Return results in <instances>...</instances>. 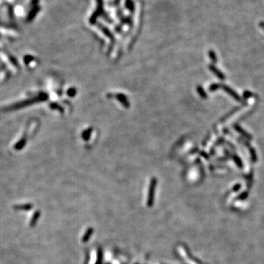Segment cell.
Segmentation results:
<instances>
[{
	"label": "cell",
	"mask_w": 264,
	"mask_h": 264,
	"mask_svg": "<svg viewBox=\"0 0 264 264\" xmlns=\"http://www.w3.org/2000/svg\"><path fill=\"white\" fill-rule=\"evenodd\" d=\"M156 181L154 178L152 179L151 183H150V186L149 189V192H148V202H147V205L148 207H152L153 205V202H154V194H155V188H156Z\"/></svg>",
	"instance_id": "obj_1"
},
{
	"label": "cell",
	"mask_w": 264,
	"mask_h": 264,
	"mask_svg": "<svg viewBox=\"0 0 264 264\" xmlns=\"http://www.w3.org/2000/svg\"><path fill=\"white\" fill-rule=\"evenodd\" d=\"M93 232H94L93 228H88V229L87 230L86 232H85V233H84V236L82 237V239H81V241H82L83 243H86V242H88V240L90 239L91 235H92V234L93 233Z\"/></svg>",
	"instance_id": "obj_2"
},
{
	"label": "cell",
	"mask_w": 264,
	"mask_h": 264,
	"mask_svg": "<svg viewBox=\"0 0 264 264\" xmlns=\"http://www.w3.org/2000/svg\"><path fill=\"white\" fill-rule=\"evenodd\" d=\"M221 87L222 88V89H224V90L226 91V92H228V93H229L231 96H233V97L235 99V100L241 101L240 100V97H239V96H238L237 94L235 93V92H234V91L233 90H231L230 88H228V86H225V85H222V86H221Z\"/></svg>",
	"instance_id": "obj_3"
},
{
	"label": "cell",
	"mask_w": 264,
	"mask_h": 264,
	"mask_svg": "<svg viewBox=\"0 0 264 264\" xmlns=\"http://www.w3.org/2000/svg\"><path fill=\"white\" fill-rule=\"evenodd\" d=\"M14 209L16 210H24L27 211L30 210L32 209V204H22V205H16L14 207Z\"/></svg>",
	"instance_id": "obj_4"
},
{
	"label": "cell",
	"mask_w": 264,
	"mask_h": 264,
	"mask_svg": "<svg viewBox=\"0 0 264 264\" xmlns=\"http://www.w3.org/2000/svg\"><path fill=\"white\" fill-rule=\"evenodd\" d=\"M40 211H36L34 213V214L32 215V219H31L30 222H29V225H30L31 227H33V226L36 224L37 221H38V220L39 217H40Z\"/></svg>",
	"instance_id": "obj_5"
},
{
	"label": "cell",
	"mask_w": 264,
	"mask_h": 264,
	"mask_svg": "<svg viewBox=\"0 0 264 264\" xmlns=\"http://www.w3.org/2000/svg\"><path fill=\"white\" fill-rule=\"evenodd\" d=\"M210 69L211 70V71L213 72V73H214V74H216V76H217V77H218V78H220V79H224V74H222V73L221 72L219 71L218 69H216V68L213 67V66H212V65H211V66H210Z\"/></svg>",
	"instance_id": "obj_6"
},
{
	"label": "cell",
	"mask_w": 264,
	"mask_h": 264,
	"mask_svg": "<svg viewBox=\"0 0 264 264\" xmlns=\"http://www.w3.org/2000/svg\"><path fill=\"white\" fill-rule=\"evenodd\" d=\"M102 262V252L101 249H99L98 251V259L97 261H96V264H101Z\"/></svg>",
	"instance_id": "obj_7"
},
{
	"label": "cell",
	"mask_w": 264,
	"mask_h": 264,
	"mask_svg": "<svg viewBox=\"0 0 264 264\" xmlns=\"http://www.w3.org/2000/svg\"><path fill=\"white\" fill-rule=\"evenodd\" d=\"M209 56H210V57L213 60V62H217V59H216V57L215 55V53L213 52V51H209Z\"/></svg>",
	"instance_id": "obj_8"
},
{
	"label": "cell",
	"mask_w": 264,
	"mask_h": 264,
	"mask_svg": "<svg viewBox=\"0 0 264 264\" xmlns=\"http://www.w3.org/2000/svg\"><path fill=\"white\" fill-rule=\"evenodd\" d=\"M260 26H261V27H262L263 29H264V23H263V22H261V23H260Z\"/></svg>",
	"instance_id": "obj_9"
}]
</instances>
